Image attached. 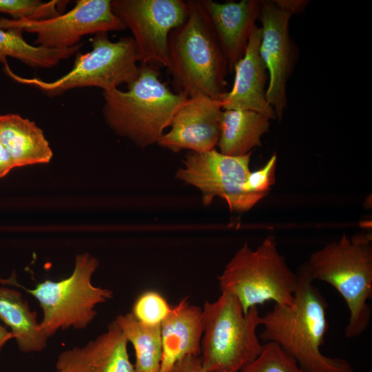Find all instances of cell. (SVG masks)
<instances>
[{
  "mask_svg": "<svg viewBox=\"0 0 372 372\" xmlns=\"http://www.w3.org/2000/svg\"><path fill=\"white\" fill-rule=\"evenodd\" d=\"M99 266L88 253L76 257L72 273L59 281L46 280L33 289H25L39 301L43 312L40 326L49 338L59 330L83 329L97 314L95 307L113 297V291L95 287L92 276Z\"/></svg>",
  "mask_w": 372,
  "mask_h": 372,
  "instance_id": "obj_8",
  "label": "cell"
},
{
  "mask_svg": "<svg viewBox=\"0 0 372 372\" xmlns=\"http://www.w3.org/2000/svg\"><path fill=\"white\" fill-rule=\"evenodd\" d=\"M280 7L292 14H297L303 10L307 4V1L302 0H274Z\"/></svg>",
  "mask_w": 372,
  "mask_h": 372,
  "instance_id": "obj_29",
  "label": "cell"
},
{
  "mask_svg": "<svg viewBox=\"0 0 372 372\" xmlns=\"http://www.w3.org/2000/svg\"><path fill=\"white\" fill-rule=\"evenodd\" d=\"M221 292L240 302L246 313L253 307L273 301L292 303L298 277L279 254L273 237L266 238L255 250L245 243L234 254L218 277Z\"/></svg>",
  "mask_w": 372,
  "mask_h": 372,
  "instance_id": "obj_6",
  "label": "cell"
},
{
  "mask_svg": "<svg viewBox=\"0 0 372 372\" xmlns=\"http://www.w3.org/2000/svg\"><path fill=\"white\" fill-rule=\"evenodd\" d=\"M171 307L160 293L148 290L138 296L131 313L139 322L147 325L156 326L161 325L170 312Z\"/></svg>",
  "mask_w": 372,
  "mask_h": 372,
  "instance_id": "obj_25",
  "label": "cell"
},
{
  "mask_svg": "<svg viewBox=\"0 0 372 372\" xmlns=\"http://www.w3.org/2000/svg\"><path fill=\"white\" fill-rule=\"evenodd\" d=\"M251 152L242 156H228L215 149L205 152L189 153L176 176L198 188L203 203L209 205L219 196L226 200L230 210L247 211L267 194L245 191V184L251 171Z\"/></svg>",
  "mask_w": 372,
  "mask_h": 372,
  "instance_id": "obj_9",
  "label": "cell"
},
{
  "mask_svg": "<svg viewBox=\"0 0 372 372\" xmlns=\"http://www.w3.org/2000/svg\"><path fill=\"white\" fill-rule=\"evenodd\" d=\"M187 17L169 36V67L174 92L219 100L227 85L226 58L200 1H187Z\"/></svg>",
  "mask_w": 372,
  "mask_h": 372,
  "instance_id": "obj_2",
  "label": "cell"
},
{
  "mask_svg": "<svg viewBox=\"0 0 372 372\" xmlns=\"http://www.w3.org/2000/svg\"><path fill=\"white\" fill-rule=\"evenodd\" d=\"M298 287L289 305L274 304L261 320L260 340L278 344L306 372H354L345 359L328 357L320 348L329 329L328 304L313 284L306 264L298 270Z\"/></svg>",
  "mask_w": 372,
  "mask_h": 372,
  "instance_id": "obj_1",
  "label": "cell"
},
{
  "mask_svg": "<svg viewBox=\"0 0 372 372\" xmlns=\"http://www.w3.org/2000/svg\"><path fill=\"white\" fill-rule=\"evenodd\" d=\"M262 30L256 25L250 34L243 56L234 68L232 88L220 97L223 110H249L277 119L266 97L269 76L260 54Z\"/></svg>",
  "mask_w": 372,
  "mask_h": 372,
  "instance_id": "obj_14",
  "label": "cell"
},
{
  "mask_svg": "<svg viewBox=\"0 0 372 372\" xmlns=\"http://www.w3.org/2000/svg\"><path fill=\"white\" fill-rule=\"evenodd\" d=\"M14 167L15 165L10 154L0 141V178L5 176Z\"/></svg>",
  "mask_w": 372,
  "mask_h": 372,
  "instance_id": "obj_28",
  "label": "cell"
},
{
  "mask_svg": "<svg viewBox=\"0 0 372 372\" xmlns=\"http://www.w3.org/2000/svg\"><path fill=\"white\" fill-rule=\"evenodd\" d=\"M110 0H78L68 12L41 20L0 18V28L36 34V45L65 49L79 44L83 37L126 29L114 13Z\"/></svg>",
  "mask_w": 372,
  "mask_h": 372,
  "instance_id": "obj_11",
  "label": "cell"
},
{
  "mask_svg": "<svg viewBox=\"0 0 372 372\" xmlns=\"http://www.w3.org/2000/svg\"><path fill=\"white\" fill-rule=\"evenodd\" d=\"M68 1L52 0H0V13L10 14L12 19L41 21L61 14Z\"/></svg>",
  "mask_w": 372,
  "mask_h": 372,
  "instance_id": "obj_23",
  "label": "cell"
},
{
  "mask_svg": "<svg viewBox=\"0 0 372 372\" xmlns=\"http://www.w3.org/2000/svg\"><path fill=\"white\" fill-rule=\"evenodd\" d=\"M203 333L202 308L183 298L161 324L162 358L160 372H172L188 355L200 357Z\"/></svg>",
  "mask_w": 372,
  "mask_h": 372,
  "instance_id": "obj_17",
  "label": "cell"
},
{
  "mask_svg": "<svg viewBox=\"0 0 372 372\" xmlns=\"http://www.w3.org/2000/svg\"><path fill=\"white\" fill-rule=\"evenodd\" d=\"M135 352L136 372H160L162 358L161 325L145 324L132 313L118 315L114 320Z\"/></svg>",
  "mask_w": 372,
  "mask_h": 372,
  "instance_id": "obj_22",
  "label": "cell"
},
{
  "mask_svg": "<svg viewBox=\"0 0 372 372\" xmlns=\"http://www.w3.org/2000/svg\"><path fill=\"white\" fill-rule=\"evenodd\" d=\"M127 340L114 320L105 332L84 346L62 351L56 362L59 372H136Z\"/></svg>",
  "mask_w": 372,
  "mask_h": 372,
  "instance_id": "obj_15",
  "label": "cell"
},
{
  "mask_svg": "<svg viewBox=\"0 0 372 372\" xmlns=\"http://www.w3.org/2000/svg\"><path fill=\"white\" fill-rule=\"evenodd\" d=\"M200 1L226 58L229 72H232L245 52L250 34L258 19L261 1Z\"/></svg>",
  "mask_w": 372,
  "mask_h": 372,
  "instance_id": "obj_16",
  "label": "cell"
},
{
  "mask_svg": "<svg viewBox=\"0 0 372 372\" xmlns=\"http://www.w3.org/2000/svg\"><path fill=\"white\" fill-rule=\"evenodd\" d=\"M239 372H306L278 344L265 342L260 354Z\"/></svg>",
  "mask_w": 372,
  "mask_h": 372,
  "instance_id": "obj_24",
  "label": "cell"
},
{
  "mask_svg": "<svg viewBox=\"0 0 372 372\" xmlns=\"http://www.w3.org/2000/svg\"><path fill=\"white\" fill-rule=\"evenodd\" d=\"M12 338H14L12 333L0 324V354L4 345Z\"/></svg>",
  "mask_w": 372,
  "mask_h": 372,
  "instance_id": "obj_30",
  "label": "cell"
},
{
  "mask_svg": "<svg viewBox=\"0 0 372 372\" xmlns=\"http://www.w3.org/2000/svg\"><path fill=\"white\" fill-rule=\"evenodd\" d=\"M83 43L69 48L51 49L28 43L23 32L0 28V63L8 64L7 58L16 59L34 68H51L61 61L76 54Z\"/></svg>",
  "mask_w": 372,
  "mask_h": 372,
  "instance_id": "obj_21",
  "label": "cell"
},
{
  "mask_svg": "<svg viewBox=\"0 0 372 372\" xmlns=\"http://www.w3.org/2000/svg\"><path fill=\"white\" fill-rule=\"evenodd\" d=\"M0 141L10 154L15 167L48 163L53 155L43 130L19 114L0 115Z\"/></svg>",
  "mask_w": 372,
  "mask_h": 372,
  "instance_id": "obj_18",
  "label": "cell"
},
{
  "mask_svg": "<svg viewBox=\"0 0 372 372\" xmlns=\"http://www.w3.org/2000/svg\"><path fill=\"white\" fill-rule=\"evenodd\" d=\"M172 372H207L203 368L200 357L185 356L178 361Z\"/></svg>",
  "mask_w": 372,
  "mask_h": 372,
  "instance_id": "obj_27",
  "label": "cell"
},
{
  "mask_svg": "<svg viewBox=\"0 0 372 372\" xmlns=\"http://www.w3.org/2000/svg\"><path fill=\"white\" fill-rule=\"evenodd\" d=\"M315 280L333 286L349 311L345 328L348 338L362 335L369 327L372 297V245L369 235H343L338 241L313 252L306 263Z\"/></svg>",
  "mask_w": 372,
  "mask_h": 372,
  "instance_id": "obj_4",
  "label": "cell"
},
{
  "mask_svg": "<svg viewBox=\"0 0 372 372\" xmlns=\"http://www.w3.org/2000/svg\"><path fill=\"white\" fill-rule=\"evenodd\" d=\"M54 372H59V371H54Z\"/></svg>",
  "mask_w": 372,
  "mask_h": 372,
  "instance_id": "obj_31",
  "label": "cell"
},
{
  "mask_svg": "<svg viewBox=\"0 0 372 372\" xmlns=\"http://www.w3.org/2000/svg\"><path fill=\"white\" fill-rule=\"evenodd\" d=\"M277 155L273 154L262 168L250 172L245 184V191L267 194L276 181Z\"/></svg>",
  "mask_w": 372,
  "mask_h": 372,
  "instance_id": "obj_26",
  "label": "cell"
},
{
  "mask_svg": "<svg viewBox=\"0 0 372 372\" xmlns=\"http://www.w3.org/2000/svg\"><path fill=\"white\" fill-rule=\"evenodd\" d=\"M270 118L249 110H223L218 142L220 152L228 156H242L261 145V137L267 132Z\"/></svg>",
  "mask_w": 372,
  "mask_h": 372,
  "instance_id": "obj_19",
  "label": "cell"
},
{
  "mask_svg": "<svg viewBox=\"0 0 372 372\" xmlns=\"http://www.w3.org/2000/svg\"><path fill=\"white\" fill-rule=\"evenodd\" d=\"M291 16L275 1H261L260 54L269 76L266 97L280 121L287 108V85L298 58L289 30Z\"/></svg>",
  "mask_w": 372,
  "mask_h": 372,
  "instance_id": "obj_12",
  "label": "cell"
},
{
  "mask_svg": "<svg viewBox=\"0 0 372 372\" xmlns=\"http://www.w3.org/2000/svg\"><path fill=\"white\" fill-rule=\"evenodd\" d=\"M223 110L219 100L205 94L187 98L173 118L171 130L158 144L174 152L187 149L200 153L214 149L220 137Z\"/></svg>",
  "mask_w": 372,
  "mask_h": 372,
  "instance_id": "obj_13",
  "label": "cell"
},
{
  "mask_svg": "<svg viewBox=\"0 0 372 372\" xmlns=\"http://www.w3.org/2000/svg\"><path fill=\"white\" fill-rule=\"evenodd\" d=\"M262 316L258 307L245 313L234 296L221 292L202 308L201 364L207 372H239L260 353L257 329Z\"/></svg>",
  "mask_w": 372,
  "mask_h": 372,
  "instance_id": "obj_5",
  "label": "cell"
},
{
  "mask_svg": "<svg viewBox=\"0 0 372 372\" xmlns=\"http://www.w3.org/2000/svg\"><path fill=\"white\" fill-rule=\"evenodd\" d=\"M37 316L19 291L0 287V319L11 329L22 352H39L47 347L48 337Z\"/></svg>",
  "mask_w": 372,
  "mask_h": 372,
  "instance_id": "obj_20",
  "label": "cell"
},
{
  "mask_svg": "<svg viewBox=\"0 0 372 372\" xmlns=\"http://www.w3.org/2000/svg\"><path fill=\"white\" fill-rule=\"evenodd\" d=\"M91 41L92 50L85 54L77 53L71 70L53 81L20 76L8 64L4 65V72L13 81L34 87L50 97L85 87L110 90L122 84L127 85L136 78L140 61L132 37L112 41L107 32H100L94 34Z\"/></svg>",
  "mask_w": 372,
  "mask_h": 372,
  "instance_id": "obj_7",
  "label": "cell"
},
{
  "mask_svg": "<svg viewBox=\"0 0 372 372\" xmlns=\"http://www.w3.org/2000/svg\"><path fill=\"white\" fill-rule=\"evenodd\" d=\"M114 13L132 34L140 63L157 69L169 67L168 40L171 31L187 17L182 0H113Z\"/></svg>",
  "mask_w": 372,
  "mask_h": 372,
  "instance_id": "obj_10",
  "label": "cell"
},
{
  "mask_svg": "<svg viewBox=\"0 0 372 372\" xmlns=\"http://www.w3.org/2000/svg\"><path fill=\"white\" fill-rule=\"evenodd\" d=\"M103 96L109 126L141 147L158 142L187 99L162 81L158 69L144 63L126 91L114 88L103 91Z\"/></svg>",
  "mask_w": 372,
  "mask_h": 372,
  "instance_id": "obj_3",
  "label": "cell"
}]
</instances>
